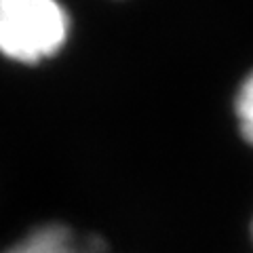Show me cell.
<instances>
[{
    "mask_svg": "<svg viewBox=\"0 0 253 253\" xmlns=\"http://www.w3.org/2000/svg\"><path fill=\"white\" fill-rule=\"evenodd\" d=\"M234 108H236V116H239V125L245 139L253 144V72L241 84Z\"/></svg>",
    "mask_w": 253,
    "mask_h": 253,
    "instance_id": "3957f363",
    "label": "cell"
},
{
    "mask_svg": "<svg viewBox=\"0 0 253 253\" xmlns=\"http://www.w3.org/2000/svg\"><path fill=\"white\" fill-rule=\"evenodd\" d=\"M72 30L63 0H0V55L38 63L57 55Z\"/></svg>",
    "mask_w": 253,
    "mask_h": 253,
    "instance_id": "6da1fadb",
    "label": "cell"
},
{
    "mask_svg": "<svg viewBox=\"0 0 253 253\" xmlns=\"http://www.w3.org/2000/svg\"><path fill=\"white\" fill-rule=\"evenodd\" d=\"M2 253H101V243L66 226H42Z\"/></svg>",
    "mask_w": 253,
    "mask_h": 253,
    "instance_id": "7a4b0ae2",
    "label": "cell"
}]
</instances>
